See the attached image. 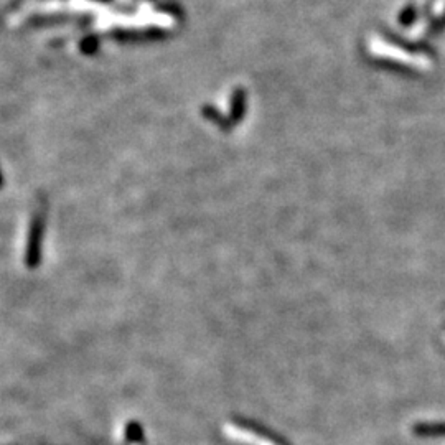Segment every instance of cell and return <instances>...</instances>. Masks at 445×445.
Instances as JSON below:
<instances>
[{
	"label": "cell",
	"instance_id": "9c48e42d",
	"mask_svg": "<svg viewBox=\"0 0 445 445\" xmlns=\"http://www.w3.org/2000/svg\"><path fill=\"white\" fill-rule=\"evenodd\" d=\"M0 184H2V178H0Z\"/></svg>",
	"mask_w": 445,
	"mask_h": 445
},
{
	"label": "cell",
	"instance_id": "52a82bcc",
	"mask_svg": "<svg viewBox=\"0 0 445 445\" xmlns=\"http://www.w3.org/2000/svg\"><path fill=\"white\" fill-rule=\"evenodd\" d=\"M97 44H99V40H97L96 37L83 38L81 51L86 53V55H92V53L97 51Z\"/></svg>",
	"mask_w": 445,
	"mask_h": 445
},
{
	"label": "cell",
	"instance_id": "3957f363",
	"mask_svg": "<svg viewBox=\"0 0 445 445\" xmlns=\"http://www.w3.org/2000/svg\"><path fill=\"white\" fill-rule=\"evenodd\" d=\"M244 111H246V91L239 88L233 92V99H231V111H229L231 122L241 121L244 118Z\"/></svg>",
	"mask_w": 445,
	"mask_h": 445
},
{
	"label": "cell",
	"instance_id": "5b68a950",
	"mask_svg": "<svg viewBox=\"0 0 445 445\" xmlns=\"http://www.w3.org/2000/svg\"><path fill=\"white\" fill-rule=\"evenodd\" d=\"M71 22V17L68 15H51V17H37L30 24L32 25H51V24H66Z\"/></svg>",
	"mask_w": 445,
	"mask_h": 445
},
{
	"label": "cell",
	"instance_id": "6da1fadb",
	"mask_svg": "<svg viewBox=\"0 0 445 445\" xmlns=\"http://www.w3.org/2000/svg\"><path fill=\"white\" fill-rule=\"evenodd\" d=\"M111 37L118 42L124 43H140V42H159L168 37V32L163 29H157V26H150V29H142V30H115L111 33Z\"/></svg>",
	"mask_w": 445,
	"mask_h": 445
},
{
	"label": "cell",
	"instance_id": "277c9868",
	"mask_svg": "<svg viewBox=\"0 0 445 445\" xmlns=\"http://www.w3.org/2000/svg\"><path fill=\"white\" fill-rule=\"evenodd\" d=\"M385 37L388 38L391 43L398 44V47L404 48V50H407V51H414V53L424 51V53H430V55H434L432 48H419V47H416V43H409V42H406V40H404V38L396 37V35H394L393 32H389V30H388V32H385Z\"/></svg>",
	"mask_w": 445,
	"mask_h": 445
},
{
	"label": "cell",
	"instance_id": "8992f818",
	"mask_svg": "<svg viewBox=\"0 0 445 445\" xmlns=\"http://www.w3.org/2000/svg\"><path fill=\"white\" fill-rule=\"evenodd\" d=\"M416 19H417V10H416V7H414V6H407L403 12H400V15H399L400 24L406 25V26L414 24V22H416Z\"/></svg>",
	"mask_w": 445,
	"mask_h": 445
},
{
	"label": "cell",
	"instance_id": "7a4b0ae2",
	"mask_svg": "<svg viewBox=\"0 0 445 445\" xmlns=\"http://www.w3.org/2000/svg\"><path fill=\"white\" fill-rule=\"evenodd\" d=\"M42 234H43V221L42 218L37 216L30 226V236H29V244H26V264L29 266H37L40 261V243H42Z\"/></svg>",
	"mask_w": 445,
	"mask_h": 445
},
{
	"label": "cell",
	"instance_id": "ba28073f",
	"mask_svg": "<svg viewBox=\"0 0 445 445\" xmlns=\"http://www.w3.org/2000/svg\"><path fill=\"white\" fill-rule=\"evenodd\" d=\"M96 2H109V0H96Z\"/></svg>",
	"mask_w": 445,
	"mask_h": 445
}]
</instances>
